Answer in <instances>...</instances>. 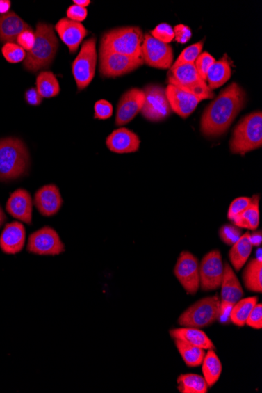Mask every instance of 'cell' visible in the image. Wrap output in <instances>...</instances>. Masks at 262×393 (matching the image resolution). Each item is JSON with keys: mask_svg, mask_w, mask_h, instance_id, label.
<instances>
[{"mask_svg": "<svg viewBox=\"0 0 262 393\" xmlns=\"http://www.w3.org/2000/svg\"><path fill=\"white\" fill-rule=\"evenodd\" d=\"M246 101L245 90L236 83H231L205 109L200 122L201 132L206 137L221 136L228 131Z\"/></svg>", "mask_w": 262, "mask_h": 393, "instance_id": "cell-1", "label": "cell"}, {"mask_svg": "<svg viewBox=\"0 0 262 393\" xmlns=\"http://www.w3.org/2000/svg\"><path fill=\"white\" fill-rule=\"evenodd\" d=\"M35 35V45L24 60V69L32 72L47 69L56 58L59 45L51 24L39 22Z\"/></svg>", "mask_w": 262, "mask_h": 393, "instance_id": "cell-2", "label": "cell"}, {"mask_svg": "<svg viewBox=\"0 0 262 393\" xmlns=\"http://www.w3.org/2000/svg\"><path fill=\"white\" fill-rule=\"evenodd\" d=\"M29 167V154L20 139H0V180L9 181L26 174Z\"/></svg>", "mask_w": 262, "mask_h": 393, "instance_id": "cell-3", "label": "cell"}, {"mask_svg": "<svg viewBox=\"0 0 262 393\" xmlns=\"http://www.w3.org/2000/svg\"><path fill=\"white\" fill-rule=\"evenodd\" d=\"M143 40V32L139 27H122L109 30L102 36L99 51L142 58Z\"/></svg>", "mask_w": 262, "mask_h": 393, "instance_id": "cell-4", "label": "cell"}, {"mask_svg": "<svg viewBox=\"0 0 262 393\" xmlns=\"http://www.w3.org/2000/svg\"><path fill=\"white\" fill-rule=\"evenodd\" d=\"M234 154L245 155L262 145V113L255 112L243 118L234 129L230 140Z\"/></svg>", "mask_w": 262, "mask_h": 393, "instance_id": "cell-5", "label": "cell"}, {"mask_svg": "<svg viewBox=\"0 0 262 393\" xmlns=\"http://www.w3.org/2000/svg\"><path fill=\"white\" fill-rule=\"evenodd\" d=\"M167 77L169 84H173L177 88L196 96L201 101L212 99L215 97L214 92L200 77L194 65L172 67L168 72Z\"/></svg>", "mask_w": 262, "mask_h": 393, "instance_id": "cell-6", "label": "cell"}, {"mask_svg": "<svg viewBox=\"0 0 262 393\" xmlns=\"http://www.w3.org/2000/svg\"><path fill=\"white\" fill-rule=\"evenodd\" d=\"M220 303L217 294L201 299L182 313L179 323L183 327L195 328L210 326L220 316Z\"/></svg>", "mask_w": 262, "mask_h": 393, "instance_id": "cell-7", "label": "cell"}, {"mask_svg": "<svg viewBox=\"0 0 262 393\" xmlns=\"http://www.w3.org/2000/svg\"><path fill=\"white\" fill-rule=\"evenodd\" d=\"M96 42L95 38L85 41L72 65V74L79 91L87 88L95 77L97 59Z\"/></svg>", "mask_w": 262, "mask_h": 393, "instance_id": "cell-8", "label": "cell"}, {"mask_svg": "<svg viewBox=\"0 0 262 393\" xmlns=\"http://www.w3.org/2000/svg\"><path fill=\"white\" fill-rule=\"evenodd\" d=\"M145 102L142 114L146 120L151 122L164 120L172 114L166 95V89L161 86L150 84L144 89Z\"/></svg>", "mask_w": 262, "mask_h": 393, "instance_id": "cell-9", "label": "cell"}, {"mask_svg": "<svg viewBox=\"0 0 262 393\" xmlns=\"http://www.w3.org/2000/svg\"><path fill=\"white\" fill-rule=\"evenodd\" d=\"M100 74L103 77L115 78L127 74L144 64L142 58L126 56L108 51H99Z\"/></svg>", "mask_w": 262, "mask_h": 393, "instance_id": "cell-10", "label": "cell"}, {"mask_svg": "<svg viewBox=\"0 0 262 393\" xmlns=\"http://www.w3.org/2000/svg\"><path fill=\"white\" fill-rule=\"evenodd\" d=\"M142 58L144 63L150 67L168 70L173 63V49L170 45L164 44L147 33L145 35L142 45Z\"/></svg>", "mask_w": 262, "mask_h": 393, "instance_id": "cell-11", "label": "cell"}, {"mask_svg": "<svg viewBox=\"0 0 262 393\" xmlns=\"http://www.w3.org/2000/svg\"><path fill=\"white\" fill-rule=\"evenodd\" d=\"M224 265L220 251L206 254L199 266V285L204 291L217 290L222 284Z\"/></svg>", "mask_w": 262, "mask_h": 393, "instance_id": "cell-12", "label": "cell"}, {"mask_svg": "<svg viewBox=\"0 0 262 393\" xmlns=\"http://www.w3.org/2000/svg\"><path fill=\"white\" fill-rule=\"evenodd\" d=\"M27 249L35 255L54 256L64 252L65 245L58 232L46 226L30 235Z\"/></svg>", "mask_w": 262, "mask_h": 393, "instance_id": "cell-13", "label": "cell"}, {"mask_svg": "<svg viewBox=\"0 0 262 393\" xmlns=\"http://www.w3.org/2000/svg\"><path fill=\"white\" fill-rule=\"evenodd\" d=\"M221 286L220 316L219 319L223 322L227 321V318L229 316V312L233 306L238 303L243 296L240 282L228 262H225L224 266Z\"/></svg>", "mask_w": 262, "mask_h": 393, "instance_id": "cell-14", "label": "cell"}, {"mask_svg": "<svg viewBox=\"0 0 262 393\" xmlns=\"http://www.w3.org/2000/svg\"><path fill=\"white\" fill-rule=\"evenodd\" d=\"M174 275L187 294H196L199 287V266L196 257L183 251L174 267Z\"/></svg>", "mask_w": 262, "mask_h": 393, "instance_id": "cell-15", "label": "cell"}, {"mask_svg": "<svg viewBox=\"0 0 262 393\" xmlns=\"http://www.w3.org/2000/svg\"><path fill=\"white\" fill-rule=\"evenodd\" d=\"M145 102L144 91L138 88H132L121 97L117 106L115 125L123 126L136 118L142 111Z\"/></svg>", "mask_w": 262, "mask_h": 393, "instance_id": "cell-16", "label": "cell"}, {"mask_svg": "<svg viewBox=\"0 0 262 393\" xmlns=\"http://www.w3.org/2000/svg\"><path fill=\"white\" fill-rule=\"evenodd\" d=\"M166 95L172 111L180 118H188L201 102L198 97L183 90L173 84H168Z\"/></svg>", "mask_w": 262, "mask_h": 393, "instance_id": "cell-17", "label": "cell"}, {"mask_svg": "<svg viewBox=\"0 0 262 393\" xmlns=\"http://www.w3.org/2000/svg\"><path fill=\"white\" fill-rule=\"evenodd\" d=\"M56 30L71 54H75L78 51L79 47L88 34L82 23L72 21L69 18L60 19L56 26Z\"/></svg>", "mask_w": 262, "mask_h": 393, "instance_id": "cell-18", "label": "cell"}, {"mask_svg": "<svg viewBox=\"0 0 262 393\" xmlns=\"http://www.w3.org/2000/svg\"><path fill=\"white\" fill-rule=\"evenodd\" d=\"M10 216L27 225L33 222V200L26 189H19L12 193L6 205Z\"/></svg>", "mask_w": 262, "mask_h": 393, "instance_id": "cell-19", "label": "cell"}, {"mask_svg": "<svg viewBox=\"0 0 262 393\" xmlns=\"http://www.w3.org/2000/svg\"><path fill=\"white\" fill-rule=\"evenodd\" d=\"M63 204L59 189L53 184L42 186L35 195V205L42 216L46 217L56 214Z\"/></svg>", "mask_w": 262, "mask_h": 393, "instance_id": "cell-20", "label": "cell"}, {"mask_svg": "<svg viewBox=\"0 0 262 393\" xmlns=\"http://www.w3.org/2000/svg\"><path fill=\"white\" fill-rule=\"evenodd\" d=\"M26 232L19 222H13L5 226L0 236V248L5 254L16 255L21 252L26 243Z\"/></svg>", "mask_w": 262, "mask_h": 393, "instance_id": "cell-21", "label": "cell"}, {"mask_svg": "<svg viewBox=\"0 0 262 393\" xmlns=\"http://www.w3.org/2000/svg\"><path fill=\"white\" fill-rule=\"evenodd\" d=\"M140 143L141 141L138 135L126 128L117 129L106 139L108 148L120 154L137 152L139 150Z\"/></svg>", "mask_w": 262, "mask_h": 393, "instance_id": "cell-22", "label": "cell"}, {"mask_svg": "<svg viewBox=\"0 0 262 393\" xmlns=\"http://www.w3.org/2000/svg\"><path fill=\"white\" fill-rule=\"evenodd\" d=\"M28 24L22 19L15 12L9 11L5 15H0V42H17L18 35L24 31L31 29Z\"/></svg>", "mask_w": 262, "mask_h": 393, "instance_id": "cell-23", "label": "cell"}, {"mask_svg": "<svg viewBox=\"0 0 262 393\" xmlns=\"http://www.w3.org/2000/svg\"><path fill=\"white\" fill-rule=\"evenodd\" d=\"M170 335L174 339H179L190 345L204 350L215 349L214 343L203 330L195 328H176L170 331Z\"/></svg>", "mask_w": 262, "mask_h": 393, "instance_id": "cell-24", "label": "cell"}, {"mask_svg": "<svg viewBox=\"0 0 262 393\" xmlns=\"http://www.w3.org/2000/svg\"><path fill=\"white\" fill-rule=\"evenodd\" d=\"M231 76V70L227 54L213 64L206 74V81L209 88L218 89L229 81Z\"/></svg>", "mask_w": 262, "mask_h": 393, "instance_id": "cell-25", "label": "cell"}, {"mask_svg": "<svg viewBox=\"0 0 262 393\" xmlns=\"http://www.w3.org/2000/svg\"><path fill=\"white\" fill-rule=\"evenodd\" d=\"M251 233L246 232L241 236L238 241L231 246L229 251V259L236 271H240L252 254L253 246L249 238Z\"/></svg>", "mask_w": 262, "mask_h": 393, "instance_id": "cell-26", "label": "cell"}, {"mask_svg": "<svg viewBox=\"0 0 262 393\" xmlns=\"http://www.w3.org/2000/svg\"><path fill=\"white\" fill-rule=\"evenodd\" d=\"M202 371L204 378L209 387L214 385L220 378L222 365L215 349H209L206 353L202 363Z\"/></svg>", "mask_w": 262, "mask_h": 393, "instance_id": "cell-27", "label": "cell"}, {"mask_svg": "<svg viewBox=\"0 0 262 393\" xmlns=\"http://www.w3.org/2000/svg\"><path fill=\"white\" fill-rule=\"evenodd\" d=\"M233 222L240 229L255 230L259 225V196L254 195L252 199V204L240 216H237Z\"/></svg>", "mask_w": 262, "mask_h": 393, "instance_id": "cell-28", "label": "cell"}, {"mask_svg": "<svg viewBox=\"0 0 262 393\" xmlns=\"http://www.w3.org/2000/svg\"><path fill=\"white\" fill-rule=\"evenodd\" d=\"M258 302L259 298L256 296L240 299L230 310L229 317L231 322L238 327L245 326L249 313Z\"/></svg>", "mask_w": 262, "mask_h": 393, "instance_id": "cell-29", "label": "cell"}, {"mask_svg": "<svg viewBox=\"0 0 262 393\" xmlns=\"http://www.w3.org/2000/svg\"><path fill=\"white\" fill-rule=\"evenodd\" d=\"M243 280L247 289L253 292L262 291V260L254 259L249 262L243 272Z\"/></svg>", "mask_w": 262, "mask_h": 393, "instance_id": "cell-30", "label": "cell"}, {"mask_svg": "<svg viewBox=\"0 0 262 393\" xmlns=\"http://www.w3.org/2000/svg\"><path fill=\"white\" fill-rule=\"evenodd\" d=\"M174 343L188 367H197L202 364L206 355L204 349L193 346L179 339H174Z\"/></svg>", "mask_w": 262, "mask_h": 393, "instance_id": "cell-31", "label": "cell"}, {"mask_svg": "<svg viewBox=\"0 0 262 393\" xmlns=\"http://www.w3.org/2000/svg\"><path fill=\"white\" fill-rule=\"evenodd\" d=\"M177 383L181 393H206L208 390L204 378L196 374H181Z\"/></svg>", "mask_w": 262, "mask_h": 393, "instance_id": "cell-32", "label": "cell"}, {"mask_svg": "<svg viewBox=\"0 0 262 393\" xmlns=\"http://www.w3.org/2000/svg\"><path fill=\"white\" fill-rule=\"evenodd\" d=\"M36 90L42 98L56 97L60 93V86L52 72H41L36 78Z\"/></svg>", "mask_w": 262, "mask_h": 393, "instance_id": "cell-33", "label": "cell"}, {"mask_svg": "<svg viewBox=\"0 0 262 393\" xmlns=\"http://www.w3.org/2000/svg\"><path fill=\"white\" fill-rule=\"evenodd\" d=\"M204 47V41L197 42V44L188 47L183 51L180 56L177 59L172 67H178L183 65H194L195 61L202 53Z\"/></svg>", "mask_w": 262, "mask_h": 393, "instance_id": "cell-34", "label": "cell"}, {"mask_svg": "<svg viewBox=\"0 0 262 393\" xmlns=\"http://www.w3.org/2000/svg\"><path fill=\"white\" fill-rule=\"evenodd\" d=\"M2 53L5 59L10 63H21L26 57V51L14 42L5 44L2 48Z\"/></svg>", "mask_w": 262, "mask_h": 393, "instance_id": "cell-35", "label": "cell"}, {"mask_svg": "<svg viewBox=\"0 0 262 393\" xmlns=\"http://www.w3.org/2000/svg\"><path fill=\"white\" fill-rule=\"evenodd\" d=\"M242 236V230L239 227L233 225H224L219 230V236L227 245L233 246L238 241Z\"/></svg>", "mask_w": 262, "mask_h": 393, "instance_id": "cell-36", "label": "cell"}, {"mask_svg": "<svg viewBox=\"0 0 262 393\" xmlns=\"http://www.w3.org/2000/svg\"><path fill=\"white\" fill-rule=\"evenodd\" d=\"M150 35L152 38L164 42V44L169 45L174 39L173 28L166 23L160 24L159 26L152 31Z\"/></svg>", "mask_w": 262, "mask_h": 393, "instance_id": "cell-37", "label": "cell"}, {"mask_svg": "<svg viewBox=\"0 0 262 393\" xmlns=\"http://www.w3.org/2000/svg\"><path fill=\"white\" fill-rule=\"evenodd\" d=\"M215 58L212 57L209 53L204 52L199 54L194 65L201 78L206 81V74L211 66L215 63Z\"/></svg>", "mask_w": 262, "mask_h": 393, "instance_id": "cell-38", "label": "cell"}, {"mask_svg": "<svg viewBox=\"0 0 262 393\" xmlns=\"http://www.w3.org/2000/svg\"><path fill=\"white\" fill-rule=\"evenodd\" d=\"M252 199L248 198H237L233 202L229 209L228 218L234 220L237 216L246 210L251 205Z\"/></svg>", "mask_w": 262, "mask_h": 393, "instance_id": "cell-39", "label": "cell"}, {"mask_svg": "<svg viewBox=\"0 0 262 393\" xmlns=\"http://www.w3.org/2000/svg\"><path fill=\"white\" fill-rule=\"evenodd\" d=\"M113 113L112 104L106 100H100L95 104V118L107 120L111 118Z\"/></svg>", "mask_w": 262, "mask_h": 393, "instance_id": "cell-40", "label": "cell"}, {"mask_svg": "<svg viewBox=\"0 0 262 393\" xmlns=\"http://www.w3.org/2000/svg\"><path fill=\"white\" fill-rule=\"evenodd\" d=\"M246 324L249 327L254 329H261L262 328V304H257L254 307V309L249 313V316L247 319Z\"/></svg>", "mask_w": 262, "mask_h": 393, "instance_id": "cell-41", "label": "cell"}, {"mask_svg": "<svg viewBox=\"0 0 262 393\" xmlns=\"http://www.w3.org/2000/svg\"><path fill=\"white\" fill-rule=\"evenodd\" d=\"M35 41V35L33 33V29H28L24 31L17 39V45L24 49L29 51L33 47Z\"/></svg>", "mask_w": 262, "mask_h": 393, "instance_id": "cell-42", "label": "cell"}, {"mask_svg": "<svg viewBox=\"0 0 262 393\" xmlns=\"http://www.w3.org/2000/svg\"><path fill=\"white\" fill-rule=\"evenodd\" d=\"M175 41L179 44H186L192 38V31L190 27L184 26V24H179L174 29Z\"/></svg>", "mask_w": 262, "mask_h": 393, "instance_id": "cell-43", "label": "cell"}, {"mask_svg": "<svg viewBox=\"0 0 262 393\" xmlns=\"http://www.w3.org/2000/svg\"><path fill=\"white\" fill-rule=\"evenodd\" d=\"M67 18L77 22H83L88 17V10L86 8L79 7L76 5H72L67 10Z\"/></svg>", "mask_w": 262, "mask_h": 393, "instance_id": "cell-44", "label": "cell"}, {"mask_svg": "<svg viewBox=\"0 0 262 393\" xmlns=\"http://www.w3.org/2000/svg\"><path fill=\"white\" fill-rule=\"evenodd\" d=\"M26 100L30 106H40L42 101V97L39 94L36 88H31L27 90L26 93Z\"/></svg>", "mask_w": 262, "mask_h": 393, "instance_id": "cell-45", "label": "cell"}, {"mask_svg": "<svg viewBox=\"0 0 262 393\" xmlns=\"http://www.w3.org/2000/svg\"><path fill=\"white\" fill-rule=\"evenodd\" d=\"M249 238H251V242L253 247H259L262 241L261 232H256L249 234Z\"/></svg>", "mask_w": 262, "mask_h": 393, "instance_id": "cell-46", "label": "cell"}, {"mask_svg": "<svg viewBox=\"0 0 262 393\" xmlns=\"http://www.w3.org/2000/svg\"><path fill=\"white\" fill-rule=\"evenodd\" d=\"M11 7V3L9 0H0V15L8 13Z\"/></svg>", "mask_w": 262, "mask_h": 393, "instance_id": "cell-47", "label": "cell"}, {"mask_svg": "<svg viewBox=\"0 0 262 393\" xmlns=\"http://www.w3.org/2000/svg\"><path fill=\"white\" fill-rule=\"evenodd\" d=\"M73 3L83 8H86L90 4V0H74Z\"/></svg>", "mask_w": 262, "mask_h": 393, "instance_id": "cell-48", "label": "cell"}, {"mask_svg": "<svg viewBox=\"0 0 262 393\" xmlns=\"http://www.w3.org/2000/svg\"><path fill=\"white\" fill-rule=\"evenodd\" d=\"M6 219H7V218H6L5 214L3 211L1 207H0V228H1L2 225L5 223Z\"/></svg>", "mask_w": 262, "mask_h": 393, "instance_id": "cell-49", "label": "cell"}]
</instances>
